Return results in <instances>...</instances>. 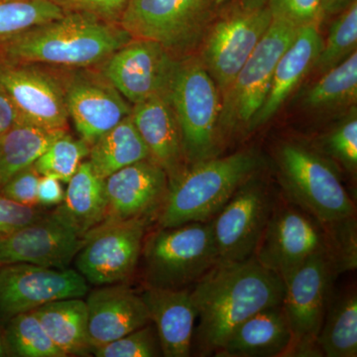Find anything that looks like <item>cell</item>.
I'll return each mask as SVG.
<instances>
[{
  "label": "cell",
  "instance_id": "d590c367",
  "mask_svg": "<svg viewBox=\"0 0 357 357\" xmlns=\"http://www.w3.org/2000/svg\"><path fill=\"white\" fill-rule=\"evenodd\" d=\"M324 147L326 153L340 162L347 171L351 173L356 172L357 117L356 110L326 136Z\"/></svg>",
  "mask_w": 357,
  "mask_h": 357
},
{
  "label": "cell",
  "instance_id": "7c38bea8",
  "mask_svg": "<svg viewBox=\"0 0 357 357\" xmlns=\"http://www.w3.org/2000/svg\"><path fill=\"white\" fill-rule=\"evenodd\" d=\"M61 74L68 114L89 147L130 114L132 107L100 67L61 68Z\"/></svg>",
  "mask_w": 357,
  "mask_h": 357
},
{
  "label": "cell",
  "instance_id": "9a60e30c",
  "mask_svg": "<svg viewBox=\"0 0 357 357\" xmlns=\"http://www.w3.org/2000/svg\"><path fill=\"white\" fill-rule=\"evenodd\" d=\"M0 86L25 121L67 130L68 114L61 68L0 61Z\"/></svg>",
  "mask_w": 357,
  "mask_h": 357
},
{
  "label": "cell",
  "instance_id": "4316f807",
  "mask_svg": "<svg viewBox=\"0 0 357 357\" xmlns=\"http://www.w3.org/2000/svg\"><path fill=\"white\" fill-rule=\"evenodd\" d=\"M89 157L93 173L102 180L122 168L151 159L130 114L91 145Z\"/></svg>",
  "mask_w": 357,
  "mask_h": 357
},
{
  "label": "cell",
  "instance_id": "ac0fdd59",
  "mask_svg": "<svg viewBox=\"0 0 357 357\" xmlns=\"http://www.w3.org/2000/svg\"><path fill=\"white\" fill-rule=\"evenodd\" d=\"M103 181L105 213L102 222L149 220L160 213L168 195V176L151 159L122 168Z\"/></svg>",
  "mask_w": 357,
  "mask_h": 357
},
{
  "label": "cell",
  "instance_id": "d6a6232c",
  "mask_svg": "<svg viewBox=\"0 0 357 357\" xmlns=\"http://www.w3.org/2000/svg\"><path fill=\"white\" fill-rule=\"evenodd\" d=\"M357 46V2L352 0L333 21L312 69L324 74L349 58Z\"/></svg>",
  "mask_w": 357,
  "mask_h": 357
},
{
  "label": "cell",
  "instance_id": "4dcf8cb0",
  "mask_svg": "<svg viewBox=\"0 0 357 357\" xmlns=\"http://www.w3.org/2000/svg\"><path fill=\"white\" fill-rule=\"evenodd\" d=\"M6 324L2 340L6 356L67 357L52 342L34 312H22L8 319Z\"/></svg>",
  "mask_w": 357,
  "mask_h": 357
},
{
  "label": "cell",
  "instance_id": "8fae6325",
  "mask_svg": "<svg viewBox=\"0 0 357 357\" xmlns=\"http://www.w3.org/2000/svg\"><path fill=\"white\" fill-rule=\"evenodd\" d=\"M148 220L102 222L89 230L76 255L77 271L91 285L126 282L142 253Z\"/></svg>",
  "mask_w": 357,
  "mask_h": 357
},
{
  "label": "cell",
  "instance_id": "ba28073f",
  "mask_svg": "<svg viewBox=\"0 0 357 357\" xmlns=\"http://www.w3.org/2000/svg\"><path fill=\"white\" fill-rule=\"evenodd\" d=\"M332 251H319L284 280L285 291L281 307L290 328V349L287 356H321L318 337L331 285L340 273Z\"/></svg>",
  "mask_w": 357,
  "mask_h": 357
},
{
  "label": "cell",
  "instance_id": "1f68e13d",
  "mask_svg": "<svg viewBox=\"0 0 357 357\" xmlns=\"http://www.w3.org/2000/svg\"><path fill=\"white\" fill-rule=\"evenodd\" d=\"M64 14L52 0H0V43Z\"/></svg>",
  "mask_w": 357,
  "mask_h": 357
},
{
  "label": "cell",
  "instance_id": "d4e9b609",
  "mask_svg": "<svg viewBox=\"0 0 357 357\" xmlns=\"http://www.w3.org/2000/svg\"><path fill=\"white\" fill-rule=\"evenodd\" d=\"M64 201L51 213L82 237L105 220V181L93 173L88 162H82L69 182Z\"/></svg>",
  "mask_w": 357,
  "mask_h": 357
},
{
  "label": "cell",
  "instance_id": "74e56055",
  "mask_svg": "<svg viewBox=\"0 0 357 357\" xmlns=\"http://www.w3.org/2000/svg\"><path fill=\"white\" fill-rule=\"evenodd\" d=\"M67 13L89 14L98 20L119 24L131 0H52Z\"/></svg>",
  "mask_w": 357,
  "mask_h": 357
},
{
  "label": "cell",
  "instance_id": "e575fe53",
  "mask_svg": "<svg viewBox=\"0 0 357 357\" xmlns=\"http://www.w3.org/2000/svg\"><path fill=\"white\" fill-rule=\"evenodd\" d=\"M91 354L96 357L163 356L158 333L153 323L93 349Z\"/></svg>",
  "mask_w": 357,
  "mask_h": 357
},
{
  "label": "cell",
  "instance_id": "e0dca14e",
  "mask_svg": "<svg viewBox=\"0 0 357 357\" xmlns=\"http://www.w3.org/2000/svg\"><path fill=\"white\" fill-rule=\"evenodd\" d=\"M178 58L152 40L131 39L100 67L126 100L136 105L170 91Z\"/></svg>",
  "mask_w": 357,
  "mask_h": 357
},
{
  "label": "cell",
  "instance_id": "ffe728a7",
  "mask_svg": "<svg viewBox=\"0 0 357 357\" xmlns=\"http://www.w3.org/2000/svg\"><path fill=\"white\" fill-rule=\"evenodd\" d=\"M131 119L149 150L172 184L188 168L182 132L169 93L152 96L133 105Z\"/></svg>",
  "mask_w": 357,
  "mask_h": 357
},
{
  "label": "cell",
  "instance_id": "9c48e42d",
  "mask_svg": "<svg viewBox=\"0 0 357 357\" xmlns=\"http://www.w3.org/2000/svg\"><path fill=\"white\" fill-rule=\"evenodd\" d=\"M300 28L273 18L271 24L248 61L222 96L220 131L248 130L253 117L261 109L269 93L279 59L297 36Z\"/></svg>",
  "mask_w": 357,
  "mask_h": 357
},
{
  "label": "cell",
  "instance_id": "5bb4252c",
  "mask_svg": "<svg viewBox=\"0 0 357 357\" xmlns=\"http://www.w3.org/2000/svg\"><path fill=\"white\" fill-rule=\"evenodd\" d=\"M273 208L266 185L252 177L246 181L211 222L220 261L252 257Z\"/></svg>",
  "mask_w": 357,
  "mask_h": 357
},
{
  "label": "cell",
  "instance_id": "bcb514c9",
  "mask_svg": "<svg viewBox=\"0 0 357 357\" xmlns=\"http://www.w3.org/2000/svg\"><path fill=\"white\" fill-rule=\"evenodd\" d=\"M1 266H2V265H1V264H0V268H1Z\"/></svg>",
  "mask_w": 357,
  "mask_h": 357
},
{
  "label": "cell",
  "instance_id": "2e32d148",
  "mask_svg": "<svg viewBox=\"0 0 357 357\" xmlns=\"http://www.w3.org/2000/svg\"><path fill=\"white\" fill-rule=\"evenodd\" d=\"M88 282L77 270L14 263L0 268V321L53 301L82 298Z\"/></svg>",
  "mask_w": 357,
  "mask_h": 357
},
{
  "label": "cell",
  "instance_id": "83f0119b",
  "mask_svg": "<svg viewBox=\"0 0 357 357\" xmlns=\"http://www.w3.org/2000/svg\"><path fill=\"white\" fill-rule=\"evenodd\" d=\"M67 130L20 122L0 137V189L16 173L32 166Z\"/></svg>",
  "mask_w": 357,
  "mask_h": 357
},
{
  "label": "cell",
  "instance_id": "836d02e7",
  "mask_svg": "<svg viewBox=\"0 0 357 357\" xmlns=\"http://www.w3.org/2000/svg\"><path fill=\"white\" fill-rule=\"evenodd\" d=\"M89 145L86 141L75 139L67 132L54 141L33 166L41 176H52L68 183L89 156Z\"/></svg>",
  "mask_w": 357,
  "mask_h": 357
},
{
  "label": "cell",
  "instance_id": "484cf974",
  "mask_svg": "<svg viewBox=\"0 0 357 357\" xmlns=\"http://www.w3.org/2000/svg\"><path fill=\"white\" fill-rule=\"evenodd\" d=\"M31 312L66 356H86L91 352L86 301L82 298L53 301Z\"/></svg>",
  "mask_w": 357,
  "mask_h": 357
},
{
  "label": "cell",
  "instance_id": "4fadbf2b",
  "mask_svg": "<svg viewBox=\"0 0 357 357\" xmlns=\"http://www.w3.org/2000/svg\"><path fill=\"white\" fill-rule=\"evenodd\" d=\"M326 249L331 250L326 227L301 208L285 206L272 211L253 256L284 282L311 256Z\"/></svg>",
  "mask_w": 357,
  "mask_h": 357
},
{
  "label": "cell",
  "instance_id": "f35d334b",
  "mask_svg": "<svg viewBox=\"0 0 357 357\" xmlns=\"http://www.w3.org/2000/svg\"><path fill=\"white\" fill-rule=\"evenodd\" d=\"M40 177L34 166L27 167L7 181L0 189V195L23 206H36Z\"/></svg>",
  "mask_w": 357,
  "mask_h": 357
},
{
  "label": "cell",
  "instance_id": "60d3db41",
  "mask_svg": "<svg viewBox=\"0 0 357 357\" xmlns=\"http://www.w3.org/2000/svg\"><path fill=\"white\" fill-rule=\"evenodd\" d=\"M65 198L64 188L59 178L41 176L37 190V202L43 206H59Z\"/></svg>",
  "mask_w": 357,
  "mask_h": 357
},
{
  "label": "cell",
  "instance_id": "ee69618b",
  "mask_svg": "<svg viewBox=\"0 0 357 357\" xmlns=\"http://www.w3.org/2000/svg\"><path fill=\"white\" fill-rule=\"evenodd\" d=\"M241 4L244 6H262L265 4V0H243Z\"/></svg>",
  "mask_w": 357,
  "mask_h": 357
},
{
  "label": "cell",
  "instance_id": "f6af8a7d",
  "mask_svg": "<svg viewBox=\"0 0 357 357\" xmlns=\"http://www.w3.org/2000/svg\"><path fill=\"white\" fill-rule=\"evenodd\" d=\"M6 356V349H4L3 340H2V333H0V357Z\"/></svg>",
  "mask_w": 357,
  "mask_h": 357
},
{
  "label": "cell",
  "instance_id": "7bdbcfd3",
  "mask_svg": "<svg viewBox=\"0 0 357 357\" xmlns=\"http://www.w3.org/2000/svg\"><path fill=\"white\" fill-rule=\"evenodd\" d=\"M352 0H323L324 11L325 15L328 14H337L344 10Z\"/></svg>",
  "mask_w": 357,
  "mask_h": 357
},
{
  "label": "cell",
  "instance_id": "52a82bcc",
  "mask_svg": "<svg viewBox=\"0 0 357 357\" xmlns=\"http://www.w3.org/2000/svg\"><path fill=\"white\" fill-rule=\"evenodd\" d=\"M227 0H131L119 25L134 39L158 42L176 57L203 40Z\"/></svg>",
  "mask_w": 357,
  "mask_h": 357
},
{
  "label": "cell",
  "instance_id": "8d00e7d4",
  "mask_svg": "<svg viewBox=\"0 0 357 357\" xmlns=\"http://www.w3.org/2000/svg\"><path fill=\"white\" fill-rule=\"evenodd\" d=\"M265 4L273 18L299 28L319 26L326 16L323 0H265Z\"/></svg>",
  "mask_w": 357,
  "mask_h": 357
},
{
  "label": "cell",
  "instance_id": "7402d4cb",
  "mask_svg": "<svg viewBox=\"0 0 357 357\" xmlns=\"http://www.w3.org/2000/svg\"><path fill=\"white\" fill-rule=\"evenodd\" d=\"M141 297L156 328L163 356H191L198 318L191 290L146 287Z\"/></svg>",
  "mask_w": 357,
  "mask_h": 357
},
{
  "label": "cell",
  "instance_id": "f1b7e54d",
  "mask_svg": "<svg viewBox=\"0 0 357 357\" xmlns=\"http://www.w3.org/2000/svg\"><path fill=\"white\" fill-rule=\"evenodd\" d=\"M318 347L326 357L357 356V296L356 291L342 294L326 306L319 331Z\"/></svg>",
  "mask_w": 357,
  "mask_h": 357
},
{
  "label": "cell",
  "instance_id": "277c9868",
  "mask_svg": "<svg viewBox=\"0 0 357 357\" xmlns=\"http://www.w3.org/2000/svg\"><path fill=\"white\" fill-rule=\"evenodd\" d=\"M141 258L146 287L189 288L220 261L211 222L159 227L144 238Z\"/></svg>",
  "mask_w": 357,
  "mask_h": 357
},
{
  "label": "cell",
  "instance_id": "b9f144b4",
  "mask_svg": "<svg viewBox=\"0 0 357 357\" xmlns=\"http://www.w3.org/2000/svg\"><path fill=\"white\" fill-rule=\"evenodd\" d=\"M23 121H25V119L14 105L10 96L0 86V137L16 124Z\"/></svg>",
  "mask_w": 357,
  "mask_h": 357
},
{
  "label": "cell",
  "instance_id": "cb8c5ba5",
  "mask_svg": "<svg viewBox=\"0 0 357 357\" xmlns=\"http://www.w3.org/2000/svg\"><path fill=\"white\" fill-rule=\"evenodd\" d=\"M291 340L287 319L279 305L262 310L245 319L230 333L215 356H287Z\"/></svg>",
  "mask_w": 357,
  "mask_h": 357
},
{
  "label": "cell",
  "instance_id": "30bf717a",
  "mask_svg": "<svg viewBox=\"0 0 357 357\" xmlns=\"http://www.w3.org/2000/svg\"><path fill=\"white\" fill-rule=\"evenodd\" d=\"M273 20L266 4L223 11L206 30L199 60L222 96L231 86Z\"/></svg>",
  "mask_w": 357,
  "mask_h": 357
},
{
  "label": "cell",
  "instance_id": "5b68a950",
  "mask_svg": "<svg viewBox=\"0 0 357 357\" xmlns=\"http://www.w3.org/2000/svg\"><path fill=\"white\" fill-rule=\"evenodd\" d=\"M282 185L298 208L324 227L354 218L356 206L328 160L298 143H283L277 151Z\"/></svg>",
  "mask_w": 357,
  "mask_h": 357
},
{
  "label": "cell",
  "instance_id": "d6986e66",
  "mask_svg": "<svg viewBox=\"0 0 357 357\" xmlns=\"http://www.w3.org/2000/svg\"><path fill=\"white\" fill-rule=\"evenodd\" d=\"M83 237L52 213L0 239V264L28 263L66 269L76 257Z\"/></svg>",
  "mask_w": 357,
  "mask_h": 357
},
{
  "label": "cell",
  "instance_id": "6da1fadb",
  "mask_svg": "<svg viewBox=\"0 0 357 357\" xmlns=\"http://www.w3.org/2000/svg\"><path fill=\"white\" fill-rule=\"evenodd\" d=\"M285 285L255 259L218 261L192 287L198 312L192 347L201 356L217 354L230 333L256 312L279 306Z\"/></svg>",
  "mask_w": 357,
  "mask_h": 357
},
{
  "label": "cell",
  "instance_id": "f546056e",
  "mask_svg": "<svg viewBox=\"0 0 357 357\" xmlns=\"http://www.w3.org/2000/svg\"><path fill=\"white\" fill-rule=\"evenodd\" d=\"M357 96V52L333 69L307 91L304 105L312 110L337 109L356 102Z\"/></svg>",
  "mask_w": 357,
  "mask_h": 357
},
{
  "label": "cell",
  "instance_id": "ab89813d",
  "mask_svg": "<svg viewBox=\"0 0 357 357\" xmlns=\"http://www.w3.org/2000/svg\"><path fill=\"white\" fill-rule=\"evenodd\" d=\"M44 215L36 206H23L0 195V239Z\"/></svg>",
  "mask_w": 357,
  "mask_h": 357
},
{
  "label": "cell",
  "instance_id": "44dd1931",
  "mask_svg": "<svg viewBox=\"0 0 357 357\" xmlns=\"http://www.w3.org/2000/svg\"><path fill=\"white\" fill-rule=\"evenodd\" d=\"M86 303L91 351L151 323L141 295L121 284L96 289Z\"/></svg>",
  "mask_w": 357,
  "mask_h": 357
},
{
  "label": "cell",
  "instance_id": "7a4b0ae2",
  "mask_svg": "<svg viewBox=\"0 0 357 357\" xmlns=\"http://www.w3.org/2000/svg\"><path fill=\"white\" fill-rule=\"evenodd\" d=\"M132 37L119 24L67 13L0 43V61L51 67H102Z\"/></svg>",
  "mask_w": 357,
  "mask_h": 357
},
{
  "label": "cell",
  "instance_id": "3957f363",
  "mask_svg": "<svg viewBox=\"0 0 357 357\" xmlns=\"http://www.w3.org/2000/svg\"><path fill=\"white\" fill-rule=\"evenodd\" d=\"M260 160L250 151L213 157L188 166L172 184L160 211L159 227L208 222L251 177Z\"/></svg>",
  "mask_w": 357,
  "mask_h": 357
},
{
  "label": "cell",
  "instance_id": "8992f818",
  "mask_svg": "<svg viewBox=\"0 0 357 357\" xmlns=\"http://www.w3.org/2000/svg\"><path fill=\"white\" fill-rule=\"evenodd\" d=\"M169 98L180 124L188 166L218 156L222 95L199 58L178 59Z\"/></svg>",
  "mask_w": 357,
  "mask_h": 357
},
{
  "label": "cell",
  "instance_id": "603a6c76",
  "mask_svg": "<svg viewBox=\"0 0 357 357\" xmlns=\"http://www.w3.org/2000/svg\"><path fill=\"white\" fill-rule=\"evenodd\" d=\"M323 45L319 26L300 28L297 36L279 59L269 93L261 109L249 124L248 131L255 130L267 123L278 112L298 84L314 67Z\"/></svg>",
  "mask_w": 357,
  "mask_h": 357
}]
</instances>
